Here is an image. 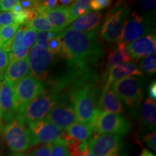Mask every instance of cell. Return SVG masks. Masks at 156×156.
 <instances>
[{"mask_svg":"<svg viewBox=\"0 0 156 156\" xmlns=\"http://www.w3.org/2000/svg\"><path fill=\"white\" fill-rule=\"evenodd\" d=\"M62 43L61 55L70 67L85 73L103 55V46L97 37V30L80 32L67 28L57 33Z\"/></svg>","mask_w":156,"mask_h":156,"instance_id":"6da1fadb","label":"cell"},{"mask_svg":"<svg viewBox=\"0 0 156 156\" xmlns=\"http://www.w3.org/2000/svg\"><path fill=\"white\" fill-rule=\"evenodd\" d=\"M97 90L93 84H86L73 93L72 103L77 121L91 125L97 112Z\"/></svg>","mask_w":156,"mask_h":156,"instance_id":"7a4b0ae2","label":"cell"},{"mask_svg":"<svg viewBox=\"0 0 156 156\" xmlns=\"http://www.w3.org/2000/svg\"><path fill=\"white\" fill-rule=\"evenodd\" d=\"M60 100L61 98L56 91H44L15 117L28 126L32 123L44 119Z\"/></svg>","mask_w":156,"mask_h":156,"instance_id":"3957f363","label":"cell"},{"mask_svg":"<svg viewBox=\"0 0 156 156\" xmlns=\"http://www.w3.org/2000/svg\"><path fill=\"white\" fill-rule=\"evenodd\" d=\"M130 10V7L126 4H117L107 13L100 31L101 38L104 41L116 44L118 43Z\"/></svg>","mask_w":156,"mask_h":156,"instance_id":"277c9868","label":"cell"},{"mask_svg":"<svg viewBox=\"0 0 156 156\" xmlns=\"http://www.w3.org/2000/svg\"><path fill=\"white\" fill-rule=\"evenodd\" d=\"M90 126L93 132L98 134H113L122 136L131 130V124L122 114L101 112L98 109Z\"/></svg>","mask_w":156,"mask_h":156,"instance_id":"5b68a950","label":"cell"},{"mask_svg":"<svg viewBox=\"0 0 156 156\" xmlns=\"http://www.w3.org/2000/svg\"><path fill=\"white\" fill-rule=\"evenodd\" d=\"M44 91V85L32 75H28L13 85L14 107L16 116Z\"/></svg>","mask_w":156,"mask_h":156,"instance_id":"8992f818","label":"cell"},{"mask_svg":"<svg viewBox=\"0 0 156 156\" xmlns=\"http://www.w3.org/2000/svg\"><path fill=\"white\" fill-rule=\"evenodd\" d=\"M142 85V78L131 76L114 82L111 88L129 107L136 108L140 106L143 98Z\"/></svg>","mask_w":156,"mask_h":156,"instance_id":"52a82bcc","label":"cell"},{"mask_svg":"<svg viewBox=\"0 0 156 156\" xmlns=\"http://www.w3.org/2000/svg\"><path fill=\"white\" fill-rule=\"evenodd\" d=\"M3 134L7 145L15 153H23L31 146L28 129L17 117L6 124Z\"/></svg>","mask_w":156,"mask_h":156,"instance_id":"ba28073f","label":"cell"},{"mask_svg":"<svg viewBox=\"0 0 156 156\" xmlns=\"http://www.w3.org/2000/svg\"><path fill=\"white\" fill-rule=\"evenodd\" d=\"M152 28L153 24L147 17L134 12L129 15L126 20L118 43L131 44L136 39L149 34Z\"/></svg>","mask_w":156,"mask_h":156,"instance_id":"9c48e42d","label":"cell"},{"mask_svg":"<svg viewBox=\"0 0 156 156\" xmlns=\"http://www.w3.org/2000/svg\"><path fill=\"white\" fill-rule=\"evenodd\" d=\"M95 156H121L122 150V136L117 134H103L91 136L87 140Z\"/></svg>","mask_w":156,"mask_h":156,"instance_id":"30bf717a","label":"cell"},{"mask_svg":"<svg viewBox=\"0 0 156 156\" xmlns=\"http://www.w3.org/2000/svg\"><path fill=\"white\" fill-rule=\"evenodd\" d=\"M29 75L41 82L48 77L49 69L53 62V56L48 49L35 44L28 53Z\"/></svg>","mask_w":156,"mask_h":156,"instance_id":"8fae6325","label":"cell"},{"mask_svg":"<svg viewBox=\"0 0 156 156\" xmlns=\"http://www.w3.org/2000/svg\"><path fill=\"white\" fill-rule=\"evenodd\" d=\"M30 145H47L62 137L64 130L46 119L32 123L28 125Z\"/></svg>","mask_w":156,"mask_h":156,"instance_id":"7c38bea8","label":"cell"},{"mask_svg":"<svg viewBox=\"0 0 156 156\" xmlns=\"http://www.w3.org/2000/svg\"><path fill=\"white\" fill-rule=\"evenodd\" d=\"M45 119L53 123L62 129H66L68 126L77 122L73 103L62 98Z\"/></svg>","mask_w":156,"mask_h":156,"instance_id":"4fadbf2b","label":"cell"},{"mask_svg":"<svg viewBox=\"0 0 156 156\" xmlns=\"http://www.w3.org/2000/svg\"><path fill=\"white\" fill-rule=\"evenodd\" d=\"M126 48L134 59L145 58L155 54L156 50L155 35L149 34L136 39L131 44L126 45Z\"/></svg>","mask_w":156,"mask_h":156,"instance_id":"5bb4252c","label":"cell"},{"mask_svg":"<svg viewBox=\"0 0 156 156\" xmlns=\"http://www.w3.org/2000/svg\"><path fill=\"white\" fill-rule=\"evenodd\" d=\"M0 112L2 119L9 122L16 116L14 107L13 85L4 80L0 82Z\"/></svg>","mask_w":156,"mask_h":156,"instance_id":"9a60e30c","label":"cell"},{"mask_svg":"<svg viewBox=\"0 0 156 156\" xmlns=\"http://www.w3.org/2000/svg\"><path fill=\"white\" fill-rule=\"evenodd\" d=\"M143 73L140 71L133 62H129L114 66L108 70L103 80H106L103 87H110L114 82L131 76H142Z\"/></svg>","mask_w":156,"mask_h":156,"instance_id":"2e32d148","label":"cell"},{"mask_svg":"<svg viewBox=\"0 0 156 156\" xmlns=\"http://www.w3.org/2000/svg\"><path fill=\"white\" fill-rule=\"evenodd\" d=\"M98 110L113 114H122L124 111L122 101L110 87H103Z\"/></svg>","mask_w":156,"mask_h":156,"instance_id":"e0dca14e","label":"cell"},{"mask_svg":"<svg viewBox=\"0 0 156 156\" xmlns=\"http://www.w3.org/2000/svg\"><path fill=\"white\" fill-rule=\"evenodd\" d=\"M29 75V64L28 58L22 60H15L9 62L3 80L15 85L17 82Z\"/></svg>","mask_w":156,"mask_h":156,"instance_id":"ac0fdd59","label":"cell"},{"mask_svg":"<svg viewBox=\"0 0 156 156\" xmlns=\"http://www.w3.org/2000/svg\"><path fill=\"white\" fill-rule=\"evenodd\" d=\"M102 14L99 12L89 11L74 20L69 28L80 32H88L95 30L100 24Z\"/></svg>","mask_w":156,"mask_h":156,"instance_id":"d6986e66","label":"cell"},{"mask_svg":"<svg viewBox=\"0 0 156 156\" xmlns=\"http://www.w3.org/2000/svg\"><path fill=\"white\" fill-rule=\"evenodd\" d=\"M140 124L145 130H152L156 124V105L155 101L148 98L142 103L138 113Z\"/></svg>","mask_w":156,"mask_h":156,"instance_id":"ffe728a7","label":"cell"},{"mask_svg":"<svg viewBox=\"0 0 156 156\" xmlns=\"http://www.w3.org/2000/svg\"><path fill=\"white\" fill-rule=\"evenodd\" d=\"M51 25L54 32H61L70 25L73 21L69 18L67 7L58 6L53 10H51L44 15Z\"/></svg>","mask_w":156,"mask_h":156,"instance_id":"44dd1931","label":"cell"},{"mask_svg":"<svg viewBox=\"0 0 156 156\" xmlns=\"http://www.w3.org/2000/svg\"><path fill=\"white\" fill-rule=\"evenodd\" d=\"M132 58L129 53L126 44L118 43L115 46L109 48L106 58V69L104 76L106 75L108 70L114 66L123 63H126L131 61Z\"/></svg>","mask_w":156,"mask_h":156,"instance_id":"7402d4cb","label":"cell"},{"mask_svg":"<svg viewBox=\"0 0 156 156\" xmlns=\"http://www.w3.org/2000/svg\"><path fill=\"white\" fill-rule=\"evenodd\" d=\"M65 141L69 156H95L90 149L88 142H81L68 135L64 130L62 136Z\"/></svg>","mask_w":156,"mask_h":156,"instance_id":"603a6c76","label":"cell"},{"mask_svg":"<svg viewBox=\"0 0 156 156\" xmlns=\"http://www.w3.org/2000/svg\"><path fill=\"white\" fill-rule=\"evenodd\" d=\"M66 133L81 142L87 141L93 134L92 126L83 123L75 122L66 129Z\"/></svg>","mask_w":156,"mask_h":156,"instance_id":"cb8c5ba5","label":"cell"},{"mask_svg":"<svg viewBox=\"0 0 156 156\" xmlns=\"http://www.w3.org/2000/svg\"><path fill=\"white\" fill-rule=\"evenodd\" d=\"M67 12L71 20L76 19L90 11V1L88 0H77L74 1L69 7H67Z\"/></svg>","mask_w":156,"mask_h":156,"instance_id":"d4e9b609","label":"cell"},{"mask_svg":"<svg viewBox=\"0 0 156 156\" xmlns=\"http://www.w3.org/2000/svg\"><path fill=\"white\" fill-rule=\"evenodd\" d=\"M28 26V28H33L35 30H38L41 32H51L54 31L51 25L48 22L46 17L43 15H37L34 19L31 20L30 22L25 23Z\"/></svg>","mask_w":156,"mask_h":156,"instance_id":"484cf974","label":"cell"},{"mask_svg":"<svg viewBox=\"0 0 156 156\" xmlns=\"http://www.w3.org/2000/svg\"><path fill=\"white\" fill-rule=\"evenodd\" d=\"M20 26V25L14 23L8 26L0 28V48H2L4 44L13 38Z\"/></svg>","mask_w":156,"mask_h":156,"instance_id":"4316f807","label":"cell"},{"mask_svg":"<svg viewBox=\"0 0 156 156\" xmlns=\"http://www.w3.org/2000/svg\"><path fill=\"white\" fill-rule=\"evenodd\" d=\"M51 156H69L65 141L62 138L49 144Z\"/></svg>","mask_w":156,"mask_h":156,"instance_id":"83f0119b","label":"cell"},{"mask_svg":"<svg viewBox=\"0 0 156 156\" xmlns=\"http://www.w3.org/2000/svg\"><path fill=\"white\" fill-rule=\"evenodd\" d=\"M140 70L148 75H153L156 71V55H153L144 58L139 64Z\"/></svg>","mask_w":156,"mask_h":156,"instance_id":"f1b7e54d","label":"cell"},{"mask_svg":"<svg viewBox=\"0 0 156 156\" xmlns=\"http://www.w3.org/2000/svg\"><path fill=\"white\" fill-rule=\"evenodd\" d=\"M36 31L33 28H28L25 30L23 38V44L26 48H32L36 41Z\"/></svg>","mask_w":156,"mask_h":156,"instance_id":"f546056e","label":"cell"},{"mask_svg":"<svg viewBox=\"0 0 156 156\" xmlns=\"http://www.w3.org/2000/svg\"><path fill=\"white\" fill-rule=\"evenodd\" d=\"M62 43L59 37L58 36L57 34L54 38L50 39L48 41V51L52 56L59 55L60 51H61Z\"/></svg>","mask_w":156,"mask_h":156,"instance_id":"4dcf8cb0","label":"cell"},{"mask_svg":"<svg viewBox=\"0 0 156 156\" xmlns=\"http://www.w3.org/2000/svg\"><path fill=\"white\" fill-rule=\"evenodd\" d=\"M9 64L8 53L0 48V81L3 80L4 75Z\"/></svg>","mask_w":156,"mask_h":156,"instance_id":"1f68e13d","label":"cell"},{"mask_svg":"<svg viewBox=\"0 0 156 156\" xmlns=\"http://www.w3.org/2000/svg\"><path fill=\"white\" fill-rule=\"evenodd\" d=\"M112 4L111 0H92L90 1V8L95 12L108 8Z\"/></svg>","mask_w":156,"mask_h":156,"instance_id":"d6a6232c","label":"cell"},{"mask_svg":"<svg viewBox=\"0 0 156 156\" xmlns=\"http://www.w3.org/2000/svg\"><path fill=\"white\" fill-rule=\"evenodd\" d=\"M142 140L147 147H149L154 153L156 152V133L155 130L145 134Z\"/></svg>","mask_w":156,"mask_h":156,"instance_id":"836d02e7","label":"cell"},{"mask_svg":"<svg viewBox=\"0 0 156 156\" xmlns=\"http://www.w3.org/2000/svg\"><path fill=\"white\" fill-rule=\"evenodd\" d=\"M28 156H51L49 144L42 145L35 148Z\"/></svg>","mask_w":156,"mask_h":156,"instance_id":"e575fe53","label":"cell"},{"mask_svg":"<svg viewBox=\"0 0 156 156\" xmlns=\"http://www.w3.org/2000/svg\"><path fill=\"white\" fill-rule=\"evenodd\" d=\"M14 18L11 12H0V25L2 27L8 26L14 24Z\"/></svg>","mask_w":156,"mask_h":156,"instance_id":"d590c367","label":"cell"},{"mask_svg":"<svg viewBox=\"0 0 156 156\" xmlns=\"http://www.w3.org/2000/svg\"><path fill=\"white\" fill-rule=\"evenodd\" d=\"M20 3L18 0H2L0 1L1 10L3 12H11L17 4Z\"/></svg>","mask_w":156,"mask_h":156,"instance_id":"8d00e7d4","label":"cell"},{"mask_svg":"<svg viewBox=\"0 0 156 156\" xmlns=\"http://www.w3.org/2000/svg\"><path fill=\"white\" fill-rule=\"evenodd\" d=\"M36 44L39 46H42L47 49L48 48V39L47 37V33L46 32H41L39 31L38 34H36Z\"/></svg>","mask_w":156,"mask_h":156,"instance_id":"74e56055","label":"cell"},{"mask_svg":"<svg viewBox=\"0 0 156 156\" xmlns=\"http://www.w3.org/2000/svg\"><path fill=\"white\" fill-rule=\"evenodd\" d=\"M140 5L147 11H153L155 8V1H140Z\"/></svg>","mask_w":156,"mask_h":156,"instance_id":"f35d334b","label":"cell"},{"mask_svg":"<svg viewBox=\"0 0 156 156\" xmlns=\"http://www.w3.org/2000/svg\"><path fill=\"white\" fill-rule=\"evenodd\" d=\"M148 95H149L150 98L152 100L155 101L156 100V83L155 80L150 84L148 86Z\"/></svg>","mask_w":156,"mask_h":156,"instance_id":"ab89813d","label":"cell"},{"mask_svg":"<svg viewBox=\"0 0 156 156\" xmlns=\"http://www.w3.org/2000/svg\"><path fill=\"white\" fill-rule=\"evenodd\" d=\"M73 2L74 1H72V0H61V1H58V2L60 3L62 7H67V6L71 5L73 3Z\"/></svg>","mask_w":156,"mask_h":156,"instance_id":"60d3db41","label":"cell"},{"mask_svg":"<svg viewBox=\"0 0 156 156\" xmlns=\"http://www.w3.org/2000/svg\"><path fill=\"white\" fill-rule=\"evenodd\" d=\"M140 156H155V155H153V153H152L151 152L147 151V149H143Z\"/></svg>","mask_w":156,"mask_h":156,"instance_id":"b9f144b4","label":"cell"},{"mask_svg":"<svg viewBox=\"0 0 156 156\" xmlns=\"http://www.w3.org/2000/svg\"><path fill=\"white\" fill-rule=\"evenodd\" d=\"M1 124H2V116H1V112H0V129H1Z\"/></svg>","mask_w":156,"mask_h":156,"instance_id":"7bdbcfd3","label":"cell"},{"mask_svg":"<svg viewBox=\"0 0 156 156\" xmlns=\"http://www.w3.org/2000/svg\"><path fill=\"white\" fill-rule=\"evenodd\" d=\"M14 156H26V155H23V154H17V155H15Z\"/></svg>","mask_w":156,"mask_h":156,"instance_id":"ee69618b","label":"cell"},{"mask_svg":"<svg viewBox=\"0 0 156 156\" xmlns=\"http://www.w3.org/2000/svg\"><path fill=\"white\" fill-rule=\"evenodd\" d=\"M2 152V147H1V140H0V154H1Z\"/></svg>","mask_w":156,"mask_h":156,"instance_id":"f6af8a7d","label":"cell"},{"mask_svg":"<svg viewBox=\"0 0 156 156\" xmlns=\"http://www.w3.org/2000/svg\"><path fill=\"white\" fill-rule=\"evenodd\" d=\"M0 11H1V5H0Z\"/></svg>","mask_w":156,"mask_h":156,"instance_id":"bcb514c9","label":"cell"},{"mask_svg":"<svg viewBox=\"0 0 156 156\" xmlns=\"http://www.w3.org/2000/svg\"><path fill=\"white\" fill-rule=\"evenodd\" d=\"M0 28H1V25H0Z\"/></svg>","mask_w":156,"mask_h":156,"instance_id":"7dc6e473","label":"cell"}]
</instances>
